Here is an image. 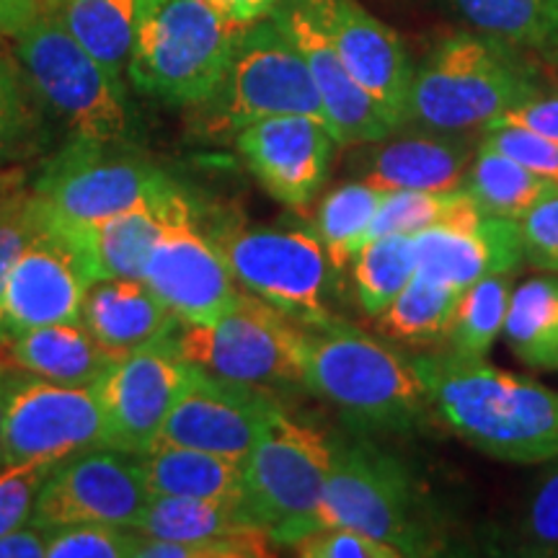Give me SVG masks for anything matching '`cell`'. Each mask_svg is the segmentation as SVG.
<instances>
[{
	"mask_svg": "<svg viewBox=\"0 0 558 558\" xmlns=\"http://www.w3.org/2000/svg\"><path fill=\"white\" fill-rule=\"evenodd\" d=\"M411 362L432 411L473 450L518 465L558 458V390L450 349Z\"/></svg>",
	"mask_w": 558,
	"mask_h": 558,
	"instance_id": "obj_1",
	"label": "cell"
},
{
	"mask_svg": "<svg viewBox=\"0 0 558 558\" xmlns=\"http://www.w3.org/2000/svg\"><path fill=\"white\" fill-rule=\"evenodd\" d=\"M303 388L362 435H409L432 414L414 362L339 318L303 326Z\"/></svg>",
	"mask_w": 558,
	"mask_h": 558,
	"instance_id": "obj_2",
	"label": "cell"
},
{
	"mask_svg": "<svg viewBox=\"0 0 558 558\" xmlns=\"http://www.w3.org/2000/svg\"><path fill=\"white\" fill-rule=\"evenodd\" d=\"M535 94H541V78L518 47L460 32L439 41L414 68L403 128L469 135Z\"/></svg>",
	"mask_w": 558,
	"mask_h": 558,
	"instance_id": "obj_3",
	"label": "cell"
},
{
	"mask_svg": "<svg viewBox=\"0 0 558 558\" xmlns=\"http://www.w3.org/2000/svg\"><path fill=\"white\" fill-rule=\"evenodd\" d=\"M243 32L205 0H140L128 78L153 101L197 109L220 88Z\"/></svg>",
	"mask_w": 558,
	"mask_h": 558,
	"instance_id": "obj_4",
	"label": "cell"
},
{
	"mask_svg": "<svg viewBox=\"0 0 558 558\" xmlns=\"http://www.w3.org/2000/svg\"><path fill=\"white\" fill-rule=\"evenodd\" d=\"M333 525L362 530L401 558L442 550V535L407 463L367 439L333 442L331 473L303 535Z\"/></svg>",
	"mask_w": 558,
	"mask_h": 558,
	"instance_id": "obj_5",
	"label": "cell"
},
{
	"mask_svg": "<svg viewBox=\"0 0 558 558\" xmlns=\"http://www.w3.org/2000/svg\"><path fill=\"white\" fill-rule=\"evenodd\" d=\"M16 54L34 96L65 128L68 140L140 145L124 78L90 58L50 9L16 34Z\"/></svg>",
	"mask_w": 558,
	"mask_h": 558,
	"instance_id": "obj_6",
	"label": "cell"
},
{
	"mask_svg": "<svg viewBox=\"0 0 558 558\" xmlns=\"http://www.w3.org/2000/svg\"><path fill=\"white\" fill-rule=\"evenodd\" d=\"M233 279L271 308L313 329L337 320L329 308L331 262L316 230L303 226H248L222 215L209 226Z\"/></svg>",
	"mask_w": 558,
	"mask_h": 558,
	"instance_id": "obj_7",
	"label": "cell"
},
{
	"mask_svg": "<svg viewBox=\"0 0 558 558\" xmlns=\"http://www.w3.org/2000/svg\"><path fill=\"white\" fill-rule=\"evenodd\" d=\"M197 114L199 132L207 137L235 135L246 124L277 114H308L326 122L308 65L275 16L241 34L226 78Z\"/></svg>",
	"mask_w": 558,
	"mask_h": 558,
	"instance_id": "obj_8",
	"label": "cell"
},
{
	"mask_svg": "<svg viewBox=\"0 0 558 558\" xmlns=\"http://www.w3.org/2000/svg\"><path fill=\"white\" fill-rule=\"evenodd\" d=\"M331 465L333 439L279 407L243 460V512L288 548L318 509Z\"/></svg>",
	"mask_w": 558,
	"mask_h": 558,
	"instance_id": "obj_9",
	"label": "cell"
},
{
	"mask_svg": "<svg viewBox=\"0 0 558 558\" xmlns=\"http://www.w3.org/2000/svg\"><path fill=\"white\" fill-rule=\"evenodd\" d=\"M179 354L194 367L264 390L303 388V326L241 288L213 324H179Z\"/></svg>",
	"mask_w": 558,
	"mask_h": 558,
	"instance_id": "obj_10",
	"label": "cell"
},
{
	"mask_svg": "<svg viewBox=\"0 0 558 558\" xmlns=\"http://www.w3.org/2000/svg\"><path fill=\"white\" fill-rule=\"evenodd\" d=\"M171 181L173 177L143 156L140 145L68 140L39 171L32 192L52 220L88 226L148 205Z\"/></svg>",
	"mask_w": 558,
	"mask_h": 558,
	"instance_id": "obj_11",
	"label": "cell"
},
{
	"mask_svg": "<svg viewBox=\"0 0 558 558\" xmlns=\"http://www.w3.org/2000/svg\"><path fill=\"white\" fill-rule=\"evenodd\" d=\"M160 233L143 279L179 324H213L239 303V282L197 202L177 179L160 199Z\"/></svg>",
	"mask_w": 558,
	"mask_h": 558,
	"instance_id": "obj_12",
	"label": "cell"
},
{
	"mask_svg": "<svg viewBox=\"0 0 558 558\" xmlns=\"http://www.w3.org/2000/svg\"><path fill=\"white\" fill-rule=\"evenodd\" d=\"M104 442L107 422L94 386H60L13 369L0 465L60 463Z\"/></svg>",
	"mask_w": 558,
	"mask_h": 558,
	"instance_id": "obj_13",
	"label": "cell"
},
{
	"mask_svg": "<svg viewBox=\"0 0 558 558\" xmlns=\"http://www.w3.org/2000/svg\"><path fill=\"white\" fill-rule=\"evenodd\" d=\"M150 492L137 456L94 448L60 460L41 486L32 522L41 527L117 525L135 530Z\"/></svg>",
	"mask_w": 558,
	"mask_h": 558,
	"instance_id": "obj_14",
	"label": "cell"
},
{
	"mask_svg": "<svg viewBox=\"0 0 558 558\" xmlns=\"http://www.w3.org/2000/svg\"><path fill=\"white\" fill-rule=\"evenodd\" d=\"M192 367V362L179 354L173 337L111 362L94 383L107 422L104 448L132 456L148 452L190 383Z\"/></svg>",
	"mask_w": 558,
	"mask_h": 558,
	"instance_id": "obj_15",
	"label": "cell"
},
{
	"mask_svg": "<svg viewBox=\"0 0 558 558\" xmlns=\"http://www.w3.org/2000/svg\"><path fill=\"white\" fill-rule=\"evenodd\" d=\"M94 284L78 243L58 222L45 228L21 251L0 298V341L50 324L81 320Z\"/></svg>",
	"mask_w": 558,
	"mask_h": 558,
	"instance_id": "obj_16",
	"label": "cell"
},
{
	"mask_svg": "<svg viewBox=\"0 0 558 558\" xmlns=\"http://www.w3.org/2000/svg\"><path fill=\"white\" fill-rule=\"evenodd\" d=\"M279 407L282 403L271 390L192 367L190 383L166 416L156 445L246 460Z\"/></svg>",
	"mask_w": 558,
	"mask_h": 558,
	"instance_id": "obj_17",
	"label": "cell"
},
{
	"mask_svg": "<svg viewBox=\"0 0 558 558\" xmlns=\"http://www.w3.org/2000/svg\"><path fill=\"white\" fill-rule=\"evenodd\" d=\"M135 530V558H264L275 546L239 501L220 499L150 494Z\"/></svg>",
	"mask_w": 558,
	"mask_h": 558,
	"instance_id": "obj_18",
	"label": "cell"
},
{
	"mask_svg": "<svg viewBox=\"0 0 558 558\" xmlns=\"http://www.w3.org/2000/svg\"><path fill=\"white\" fill-rule=\"evenodd\" d=\"M235 150L264 192L292 213H305L324 190L339 143L329 124L308 114H277L233 135Z\"/></svg>",
	"mask_w": 558,
	"mask_h": 558,
	"instance_id": "obj_19",
	"label": "cell"
},
{
	"mask_svg": "<svg viewBox=\"0 0 558 558\" xmlns=\"http://www.w3.org/2000/svg\"><path fill=\"white\" fill-rule=\"evenodd\" d=\"M354 81L386 111L396 130L407 122L414 65L399 34L360 0H305Z\"/></svg>",
	"mask_w": 558,
	"mask_h": 558,
	"instance_id": "obj_20",
	"label": "cell"
},
{
	"mask_svg": "<svg viewBox=\"0 0 558 558\" xmlns=\"http://www.w3.org/2000/svg\"><path fill=\"white\" fill-rule=\"evenodd\" d=\"M271 16L282 24V29L290 34L303 54L311 78L316 83L326 124L337 137L339 148L378 143L396 130L380 104L367 96L360 83L349 75L305 0H282V5Z\"/></svg>",
	"mask_w": 558,
	"mask_h": 558,
	"instance_id": "obj_21",
	"label": "cell"
},
{
	"mask_svg": "<svg viewBox=\"0 0 558 558\" xmlns=\"http://www.w3.org/2000/svg\"><path fill=\"white\" fill-rule=\"evenodd\" d=\"M478 140L458 132L414 128L396 130L378 143H367L357 158L360 181L380 192H450L463 186V177L476 156Z\"/></svg>",
	"mask_w": 558,
	"mask_h": 558,
	"instance_id": "obj_22",
	"label": "cell"
},
{
	"mask_svg": "<svg viewBox=\"0 0 558 558\" xmlns=\"http://www.w3.org/2000/svg\"><path fill=\"white\" fill-rule=\"evenodd\" d=\"M418 275L465 290L492 275H514L522 264L520 226L505 218H481L463 226H435L414 235Z\"/></svg>",
	"mask_w": 558,
	"mask_h": 558,
	"instance_id": "obj_23",
	"label": "cell"
},
{
	"mask_svg": "<svg viewBox=\"0 0 558 558\" xmlns=\"http://www.w3.org/2000/svg\"><path fill=\"white\" fill-rule=\"evenodd\" d=\"M81 324L111 360L177 333L179 318L145 279H99L90 284Z\"/></svg>",
	"mask_w": 558,
	"mask_h": 558,
	"instance_id": "obj_24",
	"label": "cell"
},
{
	"mask_svg": "<svg viewBox=\"0 0 558 558\" xmlns=\"http://www.w3.org/2000/svg\"><path fill=\"white\" fill-rule=\"evenodd\" d=\"M0 344L5 365L60 386H94L114 362L81 320L39 326Z\"/></svg>",
	"mask_w": 558,
	"mask_h": 558,
	"instance_id": "obj_25",
	"label": "cell"
},
{
	"mask_svg": "<svg viewBox=\"0 0 558 558\" xmlns=\"http://www.w3.org/2000/svg\"><path fill=\"white\" fill-rule=\"evenodd\" d=\"M163 194L148 202V205L132 207L128 213L111 215L107 220L88 222V226H70V222L60 220L54 222L65 228L73 235V241L78 243L94 282L117 277L143 279L145 264H148L150 251L158 241L160 220H163V215H160Z\"/></svg>",
	"mask_w": 558,
	"mask_h": 558,
	"instance_id": "obj_26",
	"label": "cell"
},
{
	"mask_svg": "<svg viewBox=\"0 0 558 558\" xmlns=\"http://www.w3.org/2000/svg\"><path fill=\"white\" fill-rule=\"evenodd\" d=\"M137 460L150 494L241 505L243 460L179 445H156L148 452H140Z\"/></svg>",
	"mask_w": 558,
	"mask_h": 558,
	"instance_id": "obj_27",
	"label": "cell"
},
{
	"mask_svg": "<svg viewBox=\"0 0 558 558\" xmlns=\"http://www.w3.org/2000/svg\"><path fill=\"white\" fill-rule=\"evenodd\" d=\"M140 0H58L47 5L70 37L109 73L128 75Z\"/></svg>",
	"mask_w": 558,
	"mask_h": 558,
	"instance_id": "obj_28",
	"label": "cell"
},
{
	"mask_svg": "<svg viewBox=\"0 0 558 558\" xmlns=\"http://www.w3.org/2000/svg\"><path fill=\"white\" fill-rule=\"evenodd\" d=\"M501 333L522 365L558 373V275L530 277L512 290Z\"/></svg>",
	"mask_w": 558,
	"mask_h": 558,
	"instance_id": "obj_29",
	"label": "cell"
},
{
	"mask_svg": "<svg viewBox=\"0 0 558 558\" xmlns=\"http://www.w3.org/2000/svg\"><path fill=\"white\" fill-rule=\"evenodd\" d=\"M463 190L471 194V199L488 218L518 222L527 209L556 194L558 186L554 181L522 169L520 163L501 156L499 150H492L478 143L476 156H473L469 171L463 177Z\"/></svg>",
	"mask_w": 558,
	"mask_h": 558,
	"instance_id": "obj_30",
	"label": "cell"
},
{
	"mask_svg": "<svg viewBox=\"0 0 558 558\" xmlns=\"http://www.w3.org/2000/svg\"><path fill=\"white\" fill-rule=\"evenodd\" d=\"M478 34L518 50H558V0H450Z\"/></svg>",
	"mask_w": 558,
	"mask_h": 558,
	"instance_id": "obj_31",
	"label": "cell"
},
{
	"mask_svg": "<svg viewBox=\"0 0 558 558\" xmlns=\"http://www.w3.org/2000/svg\"><path fill=\"white\" fill-rule=\"evenodd\" d=\"M460 292L450 284L416 275L399 292V298L375 318V326L383 337L407 344H437L448 339L452 313Z\"/></svg>",
	"mask_w": 558,
	"mask_h": 558,
	"instance_id": "obj_32",
	"label": "cell"
},
{
	"mask_svg": "<svg viewBox=\"0 0 558 558\" xmlns=\"http://www.w3.org/2000/svg\"><path fill=\"white\" fill-rule=\"evenodd\" d=\"M383 197L386 192L357 179L331 190L320 202L313 230L333 269L349 267L357 251L365 246L367 230L378 215Z\"/></svg>",
	"mask_w": 558,
	"mask_h": 558,
	"instance_id": "obj_33",
	"label": "cell"
},
{
	"mask_svg": "<svg viewBox=\"0 0 558 558\" xmlns=\"http://www.w3.org/2000/svg\"><path fill=\"white\" fill-rule=\"evenodd\" d=\"M481 218L486 215L463 186L450 192H386L367 230V241L383 235H416L435 226H463Z\"/></svg>",
	"mask_w": 558,
	"mask_h": 558,
	"instance_id": "obj_34",
	"label": "cell"
},
{
	"mask_svg": "<svg viewBox=\"0 0 558 558\" xmlns=\"http://www.w3.org/2000/svg\"><path fill=\"white\" fill-rule=\"evenodd\" d=\"M509 298L512 275L484 277L460 292L448 331L450 352L469 360H486L494 341L505 331Z\"/></svg>",
	"mask_w": 558,
	"mask_h": 558,
	"instance_id": "obj_35",
	"label": "cell"
},
{
	"mask_svg": "<svg viewBox=\"0 0 558 558\" xmlns=\"http://www.w3.org/2000/svg\"><path fill=\"white\" fill-rule=\"evenodd\" d=\"M354 292L367 318H378L416 275L414 235H383L367 241L352 262Z\"/></svg>",
	"mask_w": 558,
	"mask_h": 558,
	"instance_id": "obj_36",
	"label": "cell"
},
{
	"mask_svg": "<svg viewBox=\"0 0 558 558\" xmlns=\"http://www.w3.org/2000/svg\"><path fill=\"white\" fill-rule=\"evenodd\" d=\"M37 148V114L29 99V81L0 50V171Z\"/></svg>",
	"mask_w": 558,
	"mask_h": 558,
	"instance_id": "obj_37",
	"label": "cell"
},
{
	"mask_svg": "<svg viewBox=\"0 0 558 558\" xmlns=\"http://www.w3.org/2000/svg\"><path fill=\"white\" fill-rule=\"evenodd\" d=\"M45 222L47 213L34 192L21 190V186H13V190L0 186V298L21 251L29 246Z\"/></svg>",
	"mask_w": 558,
	"mask_h": 558,
	"instance_id": "obj_38",
	"label": "cell"
},
{
	"mask_svg": "<svg viewBox=\"0 0 558 558\" xmlns=\"http://www.w3.org/2000/svg\"><path fill=\"white\" fill-rule=\"evenodd\" d=\"M137 530L117 525L52 527L47 558H135Z\"/></svg>",
	"mask_w": 558,
	"mask_h": 558,
	"instance_id": "obj_39",
	"label": "cell"
},
{
	"mask_svg": "<svg viewBox=\"0 0 558 558\" xmlns=\"http://www.w3.org/2000/svg\"><path fill=\"white\" fill-rule=\"evenodd\" d=\"M518 546L527 556H558V458L530 494L518 527Z\"/></svg>",
	"mask_w": 558,
	"mask_h": 558,
	"instance_id": "obj_40",
	"label": "cell"
},
{
	"mask_svg": "<svg viewBox=\"0 0 558 558\" xmlns=\"http://www.w3.org/2000/svg\"><path fill=\"white\" fill-rule=\"evenodd\" d=\"M478 143L512 158L535 177L554 181L558 186V143L514 124H488L478 132Z\"/></svg>",
	"mask_w": 558,
	"mask_h": 558,
	"instance_id": "obj_41",
	"label": "cell"
},
{
	"mask_svg": "<svg viewBox=\"0 0 558 558\" xmlns=\"http://www.w3.org/2000/svg\"><path fill=\"white\" fill-rule=\"evenodd\" d=\"M58 463L0 465V535L29 525L37 497Z\"/></svg>",
	"mask_w": 558,
	"mask_h": 558,
	"instance_id": "obj_42",
	"label": "cell"
},
{
	"mask_svg": "<svg viewBox=\"0 0 558 558\" xmlns=\"http://www.w3.org/2000/svg\"><path fill=\"white\" fill-rule=\"evenodd\" d=\"M303 558H401L399 550L354 527H318L288 546Z\"/></svg>",
	"mask_w": 558,
	"mask_h": 558,
	"instance_id": "obj_43",
	"label": "cell"
},
{
	"mask_svg": "<svg viewBox=\"0 0 558 558\" xmlns=\"http://www.w3.org/2000/svg\"><path fill=\"white\" fill-rule=\"evenodd\" d=\"M518 226L525 262L548 275H558V192L527 209Z\"/></svg>",
	"mask_w": 558,
	"mask_h": 558,
	"instance_id": "obj_44",
	"label": "cell"
},
{
	"mask_svg": "<svg viewBox=\"0 0 558 558\" xmlns=\"http://www.w3.org/2000/svg\"><path fill=\"white\" fill-rule=\"evenodd\" d=\"M492 124H514V128L538 132V135L558 143V94H535L520 101ZM488 128V124H486Z\"/></svg>",
	"mask_w": 558,
	"mask_h": 558,
	"instance_id": "obj_45",
	"label": "cell"
},
{
	"mask_svg": "<svg viewBox=\"0 0 558 558\" xmlns=\"http://www.w3.org/2000/svg\"><path fill=\"white\" fill-rule=\"evenodd\" d=\"M47 538L50 527H41L37 522L11 530L0 535V558H47Z\"/></svg>",
	"mask_w": 558,
	"mask_h": 558,
	"instance_id": "obj_46",
	"label": "cell"
},
{
	"mask_svg": "<svg viewBox=\"0 0 558 558\" xmlns=\"http://www.w3.org/2000/svg\"><path fill=\"white\" fill-rule=\"evenodd\" d=\"M205 3L228 24L248 29L256 21L269 19L282 5V0H205Z\"/></svg>",
	"mask_w": 558,
	"mask_h": 558,
	"instance_id": "obj_47",
	"label": "cell"
},
{
	"mask_svg": "<svg viewBox=\"0 0 558 558\" xmlns=\"http://www.w3.org/2000/svg\"><path fill=\"white\" fill-rule=\"evenodd\" d=\"M41 11V0H0V34L16 37Z\"/></svg>",
	"mask_w": 558,
	"mask_h": 558,
	"instance_id": "obj_48",
	"label": "cell"
},
{
	"mask_svg": "<svg viewBox=\"0 0 558 558\" xmlns=\"http://www.w3.org/2000/svg\"><path fill=\"white\" fill-rule=\"evenodd\" d=\"M13 367L0 362V458H3V435H5V409H9Z\"/></svg>",
	"mask_w": 558,
	"mask_h": 558,
	"instance_id": "obj_49",
	"label": "cell"
},
{
	"mask_svg": "<svg viewBox=\"0 0 558 558\" xmlns=\"http://www.w3.org/2000/svg\"><path fill=\"white\" fill-rule=\"evenodd\" d=\"M41 3H45V5H54V3H58V0H41Z\"/></svg>",
	"mask_w": 558,
	"mask_h": 558,
	"instance_id": "obj_50",
	"label": "cell"
}]
</instances>
